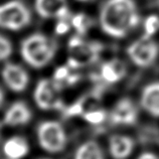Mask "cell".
Instances as JSON below:
<instances>
[{
  "label": "cell",
  "instance_id": "cell-1",
  "mask_svg": "<svg viewBox=\"0 0 159 159\" xmlns=\"http://www.w3.org/2000/svg\"><path fill=\"white\" fill-rule=\"evenodd\" d=\"M102 30L109 36L122 39L139 23V14L133 0H107L99 16Z\"/></svg>",
  "mask_w": 159,
  "mask_h": 159
},
{
  "label": "cell",
  "instance_id": "cell-2",
  "mask_svg": "<svg viewBox=\"0 0 159 159\" xmlns=\"http://www.w3.org/2000/svg\"><path fill=\"white\" fill-rule=\"evenodd\" d=\"M20 52L27 65L34 69H41L52 61L56 44L48 36L34 33L22 41Z\"/></svg>",
  "mask_w": 159,
  "mask_h": 159
},
{
  "label": "cell",
  "instance_id": "cell-3",
  "mask_svg": "<svg viewBox=\"0 0 159 159\" xmlns=\"http://www.w3.org/2000/svg\"><path fill=\"white\" fill-rule=\"evenodd\" d=\"M31 20L27 6L18 0H11L0 5V27L17 31L26 27Z\"/></svg>",
  "mask_w": 159,
  "mask_h": 159
},
{
  "label": "cell",
  "instance_id": "cell-4",
  "mask_svg": "<svg viewBox=\"0 0 159 159\" xmlns=\"http://www.w3.org/2000/svg\"><path fill=\"white\" fill-rule=\"evenodd\" d=\"M37 139L40 147L48 153L62 151L68 143L65 128L57 121H44L37 128Z\"/></svg>",
  "mask_w": 159,
  "mask_h": 159
},
{
  "label": "cell",
  "instance_id": "cell-5",
  "mask_svg": "<svg viewBox=\"0 0 159 159\" xmlns=\"http://www.w3.org/2000/svg\"><path fill=\"white\" fill-rule=\"evenodd\" d=\"M101 44L94 41L84 40L81 35L74 36L69 43L70 57L69 66L74 69L94 62L101 52Z\"/></svg>",
  "mask_w": 159,
  "mask_h": 159
},
{
  "label": "cell",
  "instance_id": "cell-6",
  "mask_svg": "<svg viewBox=\"0 0 159 159\" xmlns=\"http://www.w3.org/2000/svg\"><path fill=\"white\" fill-rule=\"evenodd\" d=\"M129 58L140 68H147L154 64L159 54V47L151 37L142 36L127 48Z\"/></svg>",
  "mask_w": 159,
  "mask_h": 159
},
{
  "label": "cell",
  "instance_id": "cell-7",
  "mask_svg": "<svg viewBox=\"0 0 159 159\" xmlns=\"http://www.w3.org/2000/svg\"><path fill=\"white\" fill-rule=\"evenodd\" d=\"M61 88L54 80L43 79L39 82L34 89L33 98L36 105L41 110H58L62 108L61 97Z\"/></svg>",
  "mask_w": 159,
  "mask_h": 159
},
{
  "label": "cell",
  "instance_id": "cell-8",
  "mask_svg": "<svg viewBox=\"0 0 159 159\" xmlns=\"http://www.w3.org/2000/svg\"><path fill=\"white\" fill-rule=\"evenodd\" d=\"M1 76L5 85L15 93L25 91L28 86L29 77L27 72L16 64H6L2 69Z\"/></svg>",
  "mask_w": 159,
  "mask_h": 159
},
{
  "label": "cell",
  "instance_id": "cell-9",
  "mask_svg": "<svg viewBox=\"0 0 159 159\" xmlns=\"http://www.w3.org/2000/svg\"><path fill=\"white\" fill-rule=\"evenodd\" d=\"M34 8L43 18H64L70 16L66 0H35Z\"/></svg>",
  "mask_w": 159,
  "mask_h": 159
},
{
  "label": "cell",
  "instance_id": "cell-10",
  "mask_svg": "<svg viewBox=\"0 0 159 159\" xmlns=\"http://www.w3.org/2000/svg\"><path fill=\"white\" fill-rule=\"evenodd\" d=\"M138 118V110L129 99H122L116 103L111 112V121L116 125H133Z\"/></svg>",
  "mask_w": 159,
  "mask_h": 159
},
{
  "label": "cell",
  "instance_id": "cell-11",
  "mask_svg": "<svg viewBox=\"0 0 159 159\" xmlns=\"http://www.w3.org/2000/svg\"><path fill=\"white\" fill-rule=\"evenodd\" d=\"M31 120V111L23 102H15L7 109L3 122L7 126L16 127L26 125Z\"/></svg>",
  "mask_w": 159,
  "mask_h": 159
},
{
  "label": "cell",
  "instance_id": "cell-12",
  "mask_svg": "<svg viewBox=\"0 0 159 159\" xmlns=\"http://www.w3.org/2000/svg\"><path fill=\"white\" fill-rule=\"evenodd\" d=\"M135 142L126 135H113L109 139V151L114 159H126L131 155Z\"/></svg>",
  "mask_w": 159,
  "mask_h": 159
},
{
  "label": "cell",
  "instance_id": "cell-13",
  "mask_svg": "<svg viewBox=\"0 0 159 159\" xmlns=\"http://www.w3.org/2000/svg\"><path fill=\"white\" fill-rule=\"evenodd\" d=\"M140 103L148 114L159 118V82L149 84L144 88Z\"/></svg>",
  "mask_w": 159,
  "mask_h": 159
},
{
  "label": "cell",
  "instance_id": "cell-14",
  "mask_svg": "<svg viewBox=\"0 0 159 159\" xmlns=\"http://www.w3.org/2000/svg\"><path fill=\"white\" fill-rule=\"evenodd\" d=\"M126 66L122 61L112 60L102 65L99 74L103 82L108 84H115L118 83L126 75Z\"/></svg>",
  "mask_w": 159,
  "mask_h": 159
},
{
  "label": "cell",
  "instance_id": "cell-15",
  "mask_svg": "<svg viewBox=\"0 0 159 159\" xmlns=\"http://www.w3.org/2000/svg\"><path fill=\"white\" fill-rule=\"evenodd\" d=\"M28 151V143L23 137H10L3 145V152L7 159H22L27 155Z\"/></svg>",
  "mask_w": 159,
  "mask_h": 159
},
{
  "label": "cell",
  "instance_id": "cell-16",
  "mask_svg": "<svg viewBox=\"0 0 159 159\" xmlns=\"http://www.w3.org/2000/svg\"><path fill=\"white\" fill-rule=\"evenodd\" d=\"M74 159H104V153L97 142L90 140L77 149Z\"/></svg>",
  "mask_w": 159,
  "mask_h": 159
},
{
  "label": "cell",
  "instance_id": "cell-17",
  "mask_svg": "<svg viewBox=\"0 0 159 159\" xmlns=\"http://www.w3.org/2000/svg\"><path fill=\"white\" fill-rule=\"evenodd\" d=\"M73 70H75L69 65L60 66L54 73V82H56L61 89L64 87L72 86L74 84H76L79 81L78 74L74 73Z\"/></svg>",
  "mask_w": 159,
  "mask_h": 159
},
{
  "label": "cell",
  "instance_id": "cell-18",
  "mask_svg": "<svg viewBox=\"0 0 159 159\" xmlns=\"http://www.w3.org/2000/svg\"><path fill=\"white\" fill-rule=\"evenodd\" d=\"M70 22H72V26L76 29L77 32L79 33V35H82L85 32H87V30L91 26L90 18L83 13L72 16V17H70Z\"/></svg>",
  "mask_w": 159,
  "mask_h": 159
},
{
  "label": "cell",
  "instance_id": "cell-19",
  "mask_svg": "<svg viewBox=\"0 0 159 159\" xmlns=\"http://www.w3.org/2000/svg\"><path fill=\"white\" fill-rule=\"evenodd\" d=\"M83 117H84V119L90 124H100L105 120L106 112L102 110V109L93 108V109H90L89 111L84 112Z\"/></svg>",
  "mask_w": 159,
  "mask_h": 159
},
{
  "label": "cell",
  "instance_id": "cell-20",
  "mask_svg": "<svg viewBox=\"0 0 159 159\" xmlns=\"http://www.w3.org/2000/svg\"><path fill=\"white\" fill-rule=\"evenodd\" d=\"M145 35L152 37L159 30V17L157 15H150L144 22Z\"/></svg>",
  "mask_w": 159,
  "mask_h": 159
},
{
  "label": "cell",
  "instance_id": "cell-21",
  "mask_svg": "<svg viewBox=\"0 0 159 159\" xmlns=\"http://www.w3.org/2000/svg\"><path fill=\"white\" fill-rule=\"evenodd\" d=\"M12 53V44L6 37L0 34V61L7 60Z\"/></svg>",
  "mask_w": 159,
  "mask_h": 159
},
{
  "label": "cell",
  "instance_id": "cell-22",
  "mask_svg": "<svg viewBox=\"0 0 159 159\" xmlns=\"http://www.w3.org/2000/svg\"><path fill=\"white\" fill-rule=\"evenodd\" d=\"M70 16L57 19L58 21H57V28H56V31L57 34H65V33H66L70 30V25H72V22L70 21Z\"/></svg>",
  "mask_w": 159,
  "mask_h": 159
},
{
  "label": "cell",
  "instance_id": "cell-23",
  "mask_svg": "<svg viewBox=\"0 0 159 159\" xmlns=\"http://www.w3.org/2000/svg\"><path fill=\"white\" fill-rule=\"evenodd\" d=\"M137 159H159V157L157 155H155L154 153H151V152H144V153H142L141 155L138 156Z\"/></svg>",
  "mask_w": 159,
  "mask_h": 159
},
{
  "label": "cell",
  "instance_id": "cell-24",
  "mask_svg": "<svg viewBox=\"0 0 159 159\" xmlns=\"http://www.w3.org/2000/svg\"><path fill=\"white\" fill-rule=\"evenodd\" d=\"M3 101H4V95H3V92L1 91V89H0V107L2 106Z\"/></svg>",
  "mask_w": 159,
  "mask_h": 159
},
{
  "label": "cell",
  "instance_id": "cell-25",
  "mask_svg": "<svg viewBox=\"0 0 159 159\" xmlns=\"http://www.w3.org/2000/svg\"><path fill=\"white\" fill-rule=\"evenodd\" d=\"M1 132H2V127H1V125H0V137H1Z\"/></svg>",
  "mask_w": 159,
  "mask_h": 159
},
{
  "label": "cell",
  "instance_id": "cell-26",
  "mask_svg": "<svg viewBox=\"0 0 159 159\" xmlns=\"http://www.w3.org/2000/svg\"><path fill=\"white\" fill-rule=\"evenodd\" d=\"M79 1H83V2H85V1H90V0H79Z\"/></svg>",
  "mask_w": 159,
  "mask_h": 159
},
{
  "label": "cell",
  "instance_id": "cell-27",
  "mask_svg": "<svg viewBox=\"0 0 159 159\" xmlns=\"http://www.w3.org/2000/svg\"><path fill=\"white\" fill-rule=\"evenodd\" d=\"M43 159H45V158H43Z\"/></svg>",
  "mask_w": 159,
  "mask_h": 159
}]
</instances>
